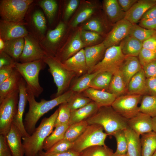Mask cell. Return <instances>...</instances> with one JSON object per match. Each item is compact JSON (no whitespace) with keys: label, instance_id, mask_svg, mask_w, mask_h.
I'll return each mask as SVG.
<instances>
[{"label":"cell","instance_id":"12","mask_svg":"<svg viewBox=\"0 0 156 156\" xmlns=\"http://www.w3.org/2000/svg\"><path fill=\"white\" fill-rule=\"evenodd\" d=\"M24 38V47L19 58V62L25 63L43 60L49 56L41 47L40 41L32 35L29 33Z\"/></svg>","mask_w":156,"mask_h":156},{"label":"cell","instance_id":"8","mask_svg":"<svg viewBox=\"0 0 156 156\" xmlns=\"http://www.w3.org/2000/svg\"><path fill=\"white\" fill-rule=\"evenodd\" d=\"M19 90L0 103V134L6 135L18 111Z\"/></svg>","mask_w":156,"mask_h":156},{"label":"cell","instance_id":"25","mask_svg":"<svg viewBox=\"0 0 156 156\" xmlns=\"http://www.w3.org/2000/svg\"><path fill=\"white\" fill-rule=\"evenodd\" d=\"M22 77L20 74L15 68L11 75L0 84V103L19 90Z\"/></svg>","mask_w":156,"mask_h":156},{"label":"cell","instance_id":"17","mask_svg":"<svg viewBox=\"0 0 156 156\" xmlns=\"http://www.w3.org/2000/svg\"><path fill=\"white\" fill-rule=\"evenodd\" d=\"M80 31H76L66 45L60 49L55 57L61 62H64L86 47L81 39Z\"/></svg>","mask_w":156,"mask_h":156},{"label":"cell","instance_id":"40","mask_svg":"<svg viewBox=\"0 0 156 156\" xmlns=\"http://www.w3.org/2000/svg\"><path fill=\"white\" fill-rule=\"evenodd\" d=\"M37 4L43 10L49 24H51L56 13L58 4L55 0H40L37 1Z\"/></svg>","mask_w":156,"mask_h":156},{"label":"cell","instance_id":"38","mask_svg":"<svg viewBox=\"0 0 156 156\" xmlns=\"http://www.w3.org/2000/svg\"><path fill=\"white\" fill-rule=\"evenodd\" d=\"M98 73H87L77 78L69 90L74 92L82 93L89 88L90 83Z\"/></svg>","mask_w":156,"mask_h":156},{"label":"cell","instance_id":"30","mask_svg":"<svg viewBox=\"0 0 156 156\" xmlns=\"http://www.w3.org/2000/svg\"><path fill=\"white\" fill-rule=\"evenodd\" d=\"M127 140V154L128 156H142L140 136L129 127L124 130Z\"/></svg>","mask_w":156,"mask_h":156},{"label":"cell","instance_id":"46","mask_svg":"<svg viewBox=\"0 0 156 156\" xmlns=\"http://www.w3.org/2000/svg\"><path fill=\"white\" fill-rule=\"evenodd\" d=\"M82 29L98 33L102 36L105 34V28L103 23L99 19L95 18L90 19L85 23Z\"/></svg>","mask_w":156,"mask_h":156},{"label":"cell","instance_id":"43","mask_svg":"<svg viewBox=\"0 0 156 156\" xmlns=\"http://www.w3.org/2000/svg\"><path fill=\"white\" fill-rule=\"evenodd\" d=\"M92 101L82 93L74 92L67 103L71 111L84 107Z\"/></svg>","mask_w":156,"mask_h":156},{"label":"cell","instance_id":"1","mask_svg":"<svg viewBox=\"0 0 156 156\" xmlns=\"http://www.w3.org/2000/svg\"><path fill=\"white\" fill-rule=\"evenodd\" d=\"M26 92L29 107L23 123L26 131L30 135L35 130L36 125L42 116L56 106L67 102L74 93L68 90L62 94L50 100L42 99L38 102L32 92L27 87Z\"/></svg>","mask_w":156,"mask_h":156},{"label":"cell","instance_id":"10","mask_svg":"<svg viewBox=\"0 0 156 156\" xmlns=\"http://www.w3.org/2000/svg\"><path fill=\"white\" fill-rule=\"evenodd\" d=\"M66 29L65 23L61 21L55 28L48 31L44 37L40 41L41 47L49 56L56 57Z\"/></svg>","mask_w":156,"mask_h":156},{"label":"cell","instance_id":"13","mask_svg":"<svg viewBox=\"0 0 156 156\" xmlns=\"http://www.w3.org/2000/svg\"><path fill=\"white\" fill-rule=\"evenodd\" d=\"M26 18L29 33L39 41L45 36L47 29L46 19L44 13L40 10L32 11Z\"/></svg>","mask_w":156,"mask_h":156},{"label":"cell","instance_id":"53","mask_svg":"<svg viewBox=\"0 0 156 156\" xmlns=\"http://www.w3.org/2000/svg\"><path fill=\"white\" fill-rule=\"evenodd\" d=\"M15 64L5 66L0 68V84L11 75L15 68Z\"/></svg>","mask_w":156,"mask_h":156},{"label":"cell","instance_id":"44","mask_svg":"<svg viewBox=\"0 0 156 156\" xmlns=\"http://www.w3.org/2000/svg\"><path fill=\"white\" fill-rule=\"evenodd\" d=\"M80 35L82 42L86 47L89 45H95L101 43V41L102 40L101 35L93 31L81 29Z\"/></svg>","mask_w":156,"mask_h":156},{"label":"cell","instance_id":"63","mask_svg":"<svg viewBox=\"0 0 156 156\" xmlns=\"http://www.w3.org/2000/svg\"><path fill=\"white\" fill-rule=\"evenodd\" d=\"M112 156H128L127 153L125 154H118L114 153Z\"/></svg>","mask_w":156,"mask_h":156},{"label":"cell","instance_id":"42","mask_svg":"<svg viewBox=\"0 0 156 156\" xmlns=\"http://www.w3.org/2000/svg\"><path fill=\"white\" fill-rule=\"evenodd\" d=\"M155 34V30L144 28L137 24H132L128 35L143 42Z\"/></svg>","mask_w":156,"mask_h":156},{"label":"cell","instance_id":"29","mask_svg":"<svg viewBox=\"0 0 156 156\" xmlns=\"http://www.w3.org/2000/svg\"><path fill=\"white\" fill-rule=\"evenodd\" d=\"M99 108L95 102L92 101L84 107L71 111L68 125L86 120L94 114Z\"/></svg>","mask_w":156,"mask_h":156},{"label":"cell","instance_id":"59","mask_svg":"<svg viewBox=\"0 0 156 156\" xmlns=\"http://www.w3.org/2000/svg\"><path fill=\"white\" fill-rule=\"evenodd\" d=\"M138 0H117L122 10L125 12L128 11Z\"/></svg>","mask_w":156,"mask_h":156},{"label":"cell","instance_id":"56","mask_svg":"<svg viewBox=\"0 0 156 156\" xmlns=\"http://www.w3.org/2000/svg\"><path fill=\"white\" fill-rule=\"evenodd\" d=\"M14 60L4 52L0 53V68L5 66L14 65Z\"/></svg>","mask_w":156,"mask_h":156},{"label":"cell","instance_id":"33","mask_svg":"<svg viewBox=\"0 0 156 156\" xmlns=\"http://www.w3.org/2000/svg\"><path fill=\"white\" fill-rule=\"evenodd\" d=\"M142 156H152L156 151V133L152 131L141 135Z\"/></svg>","mask_w":156,"mask_h":156},{"label":"cell","instance_id":"47","mask_svg":"<svg viewBox=\"0 0 156 156\" xmlns=\"http://www.w3.org/2000/svg\"><path fill=\"white\" fill-rule=\"evenodd\" d=\"M112 135L115 137L116 142V149L115 153L118 154L127 153V140L124 130L118 131Z\"/></svg>","mask_w":156,"mask_h":156},{"label":"cell","instance_id":"45","mask_svg":"<svg viewBox=\"0 0 156 156\" xmlns=\"http://www.w3.org/2000/svg\"><path fill=\"white\" fill-rule=\"evenodd\" d=\"M58 109L59 113L55 123V128L60 125L68 124L70 116L71 110L67 102L60 105Z\"/></svg>","mask_w":156,"mask_h":156},{"label":"cell","instance_id":"4","mask_svg":"<svg viewBox=\"0 0 156 156\" xmlns=\"http://www.w3.org/2000/svg\"><path fill=\"white\" fill-rule=\"evenodd\" d=\"M43 60L48 66L49 71L52 76L57 87V91L53 96V99L60 96L68 90L72 80L76 75L55 57L48 56Z\"/></svg>","mask_w":156,"mask_h":156},{"label":"cell","instance_id":"28","mask_svg":"<svg viewBox=\"0 0 156 156\" xmlns=\"http://www.w3.org/2000/svg\"><path fill=\"white\" fill-rule=\"evenodd\" d=\"M125 56H138L142 48V42L128 35L120 43L119 45Z\"/></svg>","mask_w":156,"mask_h":156},{"label":"cell","instance_id":"5","mask_svg":"<svg viewBox=\"0 0 156 156\" xmlns=\"http://www.w3.org/2000/svg\"><path fill=\"white\" fill-rule=\"evenodd\" d=\"M46 64L43 60L15 63V68L25 81L27 87L37 98L43 91V88L39 83V75L40 70L45 68Z\"/></svg>","mask_w":156,"mask_h":156},{"label":"cell","instance_id":"55","mask_svg":"<svg viewBox=\"0 0 156 156\" xmlns=\"http://www.w3.org/2000/svg\"><path fill=\"white\" fill-rule=\"evenodd\" d=\"M143 48L156 51V34L142 42Z\"/></svg>","mask_w":156,"mask_h":156},{"label":"cell","instance_id":"36","mask_svg":"<svg viewBox=\"0 0 156 156\" xmlns=\"http://www.w3.org/2000/svg\"><path fill=\"white\" fill-rule=\"evenodd\" d=\"M96 6L87 2L81 7L71 23V27H76L80 23L88 19L95 12Z\"/></svg>","mask_w":156,"mask_h":156},{"label":"cell","instance_id":"6","mask_svg":"<svg viewBox=\"0 0 156 156\" xmlns=\"http://www.w3.org/2000/svg\"><path fill=\"white\" fill-rule=\"evenodd\" d=\"M33 0H1L0 16L1 20L27 25L24 21L26 14Z\"/></svg>","mask_w":156,"mask_h":156},{"label":"cell","instance_id":"11","mask_svg":"<svg viewBox=\"0 0 156 156\" xmlns=\"http://www.w3.org/2000/svg\"><path fill=\"white\" fill-rule=\"evenodd\" d=\"M141 96L131 94L121 96L116 98L111 106L120 115L127 120L129 119L140 112L138 104Z\"/></svg>","mask_w":156,"mask_h":156},{"label":"cell","instance_id":"50","mask_svg":"<svg viewBox=\"0 0 156 156\" xmlns=\"http://www.w3.org/2000/svg\"><path fill=\"white\" fill-rule=\"evenodd\" d=\"M79 1L78 0H70L67 3L64 14V19L67 21L77 8Z\"/></svg>","mask_w":156,"mask_h":156},{"label":"cell","instance_id":"41","mask_svg":"<svg viewBox=\"0 0 156 156\" xmlns=\"http://www.w3.org/2000/svg\"><path fill=\"white\" fill-rule=\"evenodd\" d=\"M114 152L107 146L96 145L88 148L79 153V156H112Z\"/></svg>","mask_w":156,"mask_h":156},{"label":"cell","instance_id":"48","mask_svg":"<svg viewBox=\"0 0 156 156\" xmlns=\"http://www.w3.org/2000/svg\"><path fill=\"white\" fill-rule=\"evenodd\" d=\"M73 144V142L63 139L57 142L45 152L49 155L64 152L71 150Z\"/></svg>","mask_w":156,"mask_h":156},{"label":"cell","instance_id":"15","mask_svg":"<svg viewBox=\"0 0 156 156\" xmlns=\"http://www.w3.org/2000/svg\"><path fill=\"white\" fill-rule=\"evenodd\" d=\"M21 23L0 20V38L4 41L21 38H24L29 32L25 26Z\"/></svg>","mask_w":156,"mask_h":156},{"label":"cell","instance_id":"34","mask_svg":"<svg viewBox=\"0 0 156 156\" xmlns=\"http://www.w3.org/2000/svg\"><path fill=\"white\" fill-rule=\"evenodd\" d=\"M68 126L67 124L60 125L55 127L54 131L45 140L43 149L46 151L57 142L63 139Z\"/></svg>","mask_w":156,"mask_h":156},{"label":"cell","instance_id":"24","mask_svg":"<svg viewBox=\"0 0 156 156\" xmlns=\"http://www.w3.org/2000/svg\"><path fill=\"white\" fill-rule=\"evenodd\" d=\"M142 68L138 59L136 57H125L119 69L127 87L132 77Z\"/></svg>","mask_w":156,"mask_h":156},{"label":"cell","instance_id":"26","mask_svg":"<svg viewBox=\"0 0 156 156\" xmlns=\"http://www.w3.org/2000/svg\"><path fill=\"white\" fill-rule=\"evenodd\" d=\"M146 79L142 68L129 81L127 87V94L142 96L148 93Z\"/></svg>","mask_w":156,"mask_h":156},{"label":"cell","instance_id":"20","mask_svg":"<svg viewBox=\"0 0 156 156\" xmlns=\"http://www.w3.org/2000/svg\"><path fill=\"white\" fill-rule=\"evenodd\" d=\"M84 96L95 102L99 107L111 106L116 98L107 91L89 88L82 92Z\"/></svg>","mask_w":156,"mask_h":156},{"label":"cell","instance_id":"31","mask_svg":"<svg viewBox=\"0 0 156 156\" xmlns=\"http://www.w3.org/2000/svg\"><path fill=\"white\" fill-rule=\"evenodd\" d=\"M5 47L3 52L10 56L15 62H19V58L24 47V38L5 41Z\"/></svg>","mask_w":156,"mask_h":156},{"label":"cell","instance_id":"37","mask_svg":"<svg viewBox=\"0 0 156 156\" xmlns=\"http://www.w3.org/2000/svg\"><path fill=\"white\" fill-rule=\"evenodd\" d=\"M88 125L86 120L69 125L65 132L64 139L73 142L84 131Z\"/></svg>","mask_w":156,"mask_h":156},{"label":"cell","instance_id":"39","mask_svg":"<svg viewBox=\"0 0 156 156\" xmlns=\"http://www.w3.org/2000/svg\"><path fill=\"white\" fill-rule=\"evenodd\" d=\"M139 112L152 118L156 116V96L145 95L142 98L139 106Z\"/></svg>","mask_w":156,"mask_h":156},{"label":"cell","instance_id":"52","mask_svg":"<svg viewBox=\"0 0 156 156\" xmlns=\"http://www.w3.org/2000/svg\"><path fill=\"white\" fill-rule=\"evenodd\" d=\"M0 156H12L5 135L1 134L0 135Z\"/></svg>","mask_w":156,"mask_h":156},{"label":"cell","instance_id":"54","mask_svg":"<svg viewBox=\"0 0 156 156\" xmlns=\"http://www.w3.org/2000/svg\"><path fill=\"white\" fill-rule=\"evenodd\" d=\"M138 25L147 29L156 31V18L140 20Z\"/></svg>","mask_w":156,"mask_h":156},{"label":"cell","instance_id":"60","mask_svg":"<svg viewBox=\"0 0 156 156\" xmlns=\"http://www.w3.org/2000/svg\"><path fill=\"white\" fill-rule=\"evenodd\" d=\"M156 18V4L149 9L143 15L140 20Z\"/></svg>","mask_w":156,"mask_h":156},{"label":"cell","instance_id":"19","mask_svg":"<svg viewBox=\"0 0 156 156\" xmlns=\"http://www.w3.org/2000/svg\"><path fill=\"white\" fill-rule=\"evenodd\" d=\"M156 4V0H138L127 12L125 18L132 24H137L144 14Z\"/></svg>","mask_w":156,"mask_h":156},{"label":"cell","instance_id":"57","mask_svg":"<svg viewBox=\"0 0 156 156\" xmlns=\"http://www.w3.org/2000/svg\"><path fill=\"white\" fill-rule=\"evenodd\" d=\"M146 83L148 93L156 96V77L146 78Z\"/></svg>","mask_w":156,"mask_h":156},{"label":"cell","instance_id":"27","mask_svg":"<svg viewBox=\"0 0 156 156\" xmlns=\"http://www.w3.org/2000/svg\"><path fill=\"white\" fill-rule=\"evenodd\" d=\"M103 4L105 14L111 23L115 24L125 18V13L117 0H104Z\"/></svg>","mask_w":156,"mask_h":156},{"label":"cell","instance_id":"2","mask_svg":"<svg viewBox=\"0 0 156 156\" xmlns=\"http://www.w3.org/2000/svg\"><path fill=\"white\" fill-rule=\"evenodd\" d=\"M58 113L57 109L50 117L43 118L31 135L22 137L25 156H38V153L42 151L44 142L53 132Z\"/></svg>","mask_w":156,"mask_h":156},{"label":"cell","instance_id":"35","mask_svg":"<svg viewBox=\"0 0 156 156\" xmlns=\"http://www.w3.org/2000/svg\"><path fill=\"white\" fill-rule=\"evenodd\" d=\"M113 73L109 71L98 73L92 80L89 88L103 90H107Z\"/></svg>","mask_w":156,"mask_h":156},{"label":"cell","instance_id":"58","mask_svg":"<svg viewBox=\"0 0 156 156\" xmlns=\"http://www.w3.org/2000/svg\"><path fill=\"white\" fill-rule=\"evenodd\" d=\"M79 153L73 150H70L61 153L49 155L42 150L38 153V156H79Z\"/></svg>","mask_w":156,"mask_h":156},{"label":"cell","instance_id":"62","mask_svg":"<svg viewBox=\"0 0 156 156\" xmlns=\"http://www.w3.org/2000/svg\"><path fill=\"white\" fill-rule=\"evenodd\" d=\"M5 47V41L2 38H0V53L3 51Z\"/></svg>","mask_w":156,"mask_h":156},{"label":"cell","instance_id":"21","mask_svg":"<svg viewBox=\"0 0 156 156\" xmlns=\"http://www.w3.org/2000/svg\"><path fill=\"white\" fill-rule=\"evenodd\" d=\"M69 70L73 72L77 76H81L88 73L84 49L62 62Z\"/></svg>","mask_w":156,"mask_h":156},{"label":"cell","instance_id":"22","mask_svg":"<svg viewBox=\"0 0 156 156\" xmlns=\"http://www.w3.org/2000/svg\"><path fill=\"white\" fill-rule=\"evenodd\" d=\"M7 143L11 151L12 156H24L22 136L18 128L12 123L5 135Z\"/></svg>","mask_w":156,"mask_h":156},{"label":"cell","instance_id":"9","mask_svg":"<svg viewBox=\"0 0 156 156\" xmlns=\"http://www.w3.org/2000/svg\"><path fill=\"white\" fill-rule=\"evenodd\" d=\"M125 57L119 45L109 47L106 49L102 59L87 73L107 71L114 74L119 69Z\"/></svg>","mask_w":156,"mask_h":156},{"label":"cell","instance_id":"18","mask_svg":"<svg viewBox=\"0 0 156 156\" xmlns=\"http://www.w3.org/2000/svg\"><path fill=\"white\" fill-rule=\"evenodd\" d=\"M127 122L128 127L139 136L152 131V118L141 112L128 119Z\"/></svg>","mask_w":156,"mask_h":156},{"label":"cell","instance_id":"3","mask_svg":"<svg viewBox=\"0 0 156 156\" xmlns=\"http://www.w3.org/2000/svg\"><path fill=\"white\" fill-rule=\"evenodd\" d=\"M88 125L97 124L103 128L107 135L124 130L128 127L127 119L116 112L111 106L99 108L92 115L86 120Z\"/></svg>","mask_w":156,"mask_h":156},{"label":"cell","instance_id":"14","mask_svg":"<svg viewBox=\"0 0 156 156\" xmlns=\"http://www.w3.org/2000/svg\"><path fill=\"white\" fill-rule=\"evenodd\" d=\"M132 25L125 18L115 24L103 41L107 49L120 44L128 35Z\"/></svg>","mask_w":156,"mask_h":156},{"label":"cell","instance_id":"51","mask_svg":"<svg viewBox=\"0 0 156 156\" xmlns=\"http://www.w3.org/2000/svg\"><path fill=\"white\" fill-rule=\"evenodd\" d=\"M146 78L156 77V59L142 67Z\"/></svg>","mask_w":156,"mask_h":156},{"label":"cell","instance_id":"61","mask_svg":"<svg viewBox=\"0 0 156 156\" xmlns=\"http://www.w3.org/2000/svg\"><path fill=\"white\" fill-rule=\"evenodd\" d=\"M152 131L156 133V116L152 118Z\"/></svg>","mask_w":156,"mask_h":156},{"label":"cell","instance_id":"7","mask_svg":"<svg viewBox=\"0 0 156 156\" xmlns=\"http://www.w3.org/2000/svg\"><path fill=\"white\" fill-rule=\"evenodd\" d=\"M104 130L103 127L99 125H88L83 133L73 142L71 150L80 153L91 146L105 145V141L108 135Z\"/></svg>","mask_w":156,"mask_h":156},{"label":"cell","instance_id":"23","mask_svg":"<svg viewBox=\"0 0 156 156\" xmlns=\"http://www.w3.org/2000/svg\"><path fill=\"white\" fill-rule=\"evenodd\" d=\"M107 49L103 42L85 47L84 51L88 71L102 59Z\"/></svg>","mask_w":156,"mask_h":156},{"label":"cell","instance_id":"49","mask_svg":"<svg viewBox=\"0 0 156 156\" xmlns=\"http://www.w3.org/2000/svg\"><path fill=\"white\" fill-rule=\"evenodd\" d=\"M138 56L142 67L156 59V51L142 48Z\"/></svg>","mask_w":156,"mask_h":156},{"label":"cell","instance_id":"32","mask_svg":"<svg viewBox=\"0 0 156 156\" xmlns=\"http://www.w3.org/2000/svg\"><path fill=\"white\" fill-rule=\"evenodd\" d=\"M127 87L119 69L113 74L107 91L114 94L116 98L125 95Z\"/></svg>","mask_w":156,"mask_h":156},{"label":"cell","instance_id":"16","mask_svg":"<svg viewBox=\"0 0 156 156\" xmlns=\"http://www.w3.org/2000/svg\"><path fill=\"white\" fill-rule=\"evenodd\" d=\"M27 88V86L26 82L22 77L19 88V100L18 111L13 123L21 133L22 137H27L30 136L25 129L23 120V114L26 104L28 102L26 92Z\"/></svg>","mask_w":156,"mask_h":156},{"label":"cell","instance_id":"64","mask_svg":"<svg viewBox=\"0 0 156 156\" xmlns=\"http://www.w3.org/2000/svg\"><path fill=\"white\" fill-rule=\"evenodd\" d=\"M152 156H156V151Z\"/></svg>","mask_w":156,"mask_h":156}]
</instances>
